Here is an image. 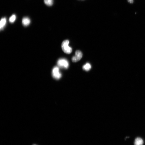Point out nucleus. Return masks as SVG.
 I'll return each instance as SVG.
<instances>
[{
    "label": "nucleus",
    "instance_id": "nucleus-3",
    "mask_svg": "<svg viewBox=\"0 0 145 145\" xmlns=\"http://www.w3.org/2000/svg\"><path fill=\"white\" fill-rule=\"evenodd\" d=\"M52 74L53 77L56 80L60 79L62 76V74L60 72L59 69L57 67H55L53 69Z\"/></svg>",
    "mask_w": 145,
    "mask_h": 145
},
{
    "label": "nucleus",
    "instance_id": "nucleus-2",
    "mask_svg": "<svg viewBox=\"0 0 145 145\" xmlns=\"http://www.w3.org/2000/svg\"><path fill=\"white\" fill-rule=\"evenodd\" d=\"M57 65L59 67L62 68L67 69L69 66L68 61L65 59H61L57 62Z\"/></svg>",
    "mask_w": 145,
    "mask_h": 145
},
{
    "label": "nucleus",
    "instance_id": "nucleus-7",
    "mask_svg": "<svg viewBox=\"0 0 145 145\" xmlns=\"http://www.w3.org/2000/svg\"><path fill=\"white\" fill-rule=\"evenodd\" d=\"M6 19L5 18H2L0 21V29L1 30L4 28V26L6 25Z\"/></svg>",
    "mask_w": 145,
    "mask_h": 145
},
{
    "label": "nucleus",
    "instance_id": "nucleus-4",
    "mask_svg": "<svg viewBox=\"0 0 145 145\" xmlns=\"http://www.w3.org/2000/svg\"><path fill=\"white\" fill-rule=\"evenodd\" d=\"M82 57V54L80 51L77 50L76 51L75 56L72 57V60L74 63H76L80 61Z\"/></svg>",
    "mask_w": 145,
    "mask_h": 145
},
{
    "label": "nucleus",
    "instance_id": "nucleus-1",
    "mask_svg": "<svg viewBox=\"0 0 145 145\" xmlns=\"http://www.w3.org/2000/svg\"><path fill=\"white\" fill-rule=\"evenodd\" d=\"M70 43L69 41L68 40L64 41L62 43L61 47L63 51L65 53L70 54L71 53L72 51V48L69 46Z\"/></svg>",
    "mask_w": 145,
    "mask_h": 145
},
{
    "label": "nucleus",
    "instance_id": "nucleus-11",
    "mask_svg": "<svg viewBox=\"0 0 145 145\" xmlns=\"http://www.w3.org/2000/svg\"><path fill=\"white\" fill-rule=\"evenodd\" d=\"M128 1L130 3H133V0H128Z\"/></svg>",
    "mask_w": 145,
    "mask_h": 145
},
{
    "label": "nucleus",
    "instance_id": "nucleus-8",
    "mask_svg": "<svg viewBox=\"0 0 145 145\" xmlns=\"http://www.w3.org/2000/svg\"><path fill=\"white\" fill-rule=\"evenodd\" d=\"M83 70L86 71H88L91 68V66L90 64L88 63H87L83 66L82 67Z\"/></svg>",
    "mask_w": 145,
    "mask_h": 145
},
{
    "label": "nucleus",
    "instance_id": "nucleus-9",
    "mask_svg": "<svg viewBox=\"0 0 145 145\" xmlns=\"http://www.w3.org/2000/svg\"><path fill=\"white\" fill-rule=\"evenodd\" d=\"M45 4L48 6L52 5L53 4V0H44Z\"/></svg>",
    "mask_w": 145,
    "mask_h": 145
},
{
    "label": "nucleus",
    "instance_id": "nucleus-10",
    "mask_svg": "<svg viewBox=\"0 0 145 145\" xmlns=\"http://www.w3.org/2000/svg\"><path fill=\"white\" fill-rule=\"evenodd\" d=\"M16 19V16L15 15H12L9 19V21L10 23L14 22Z\"/></svg>",
    "mask_w": 145,
    "mask_h": 145
},
{
    "label": "nucleus",
    "instance_id": "nucleus-5",
    "mask_svg": "<svg viewBox=\"0 0 145 145\" xmlns=\"http://www.w3.org/2000/svg\"><path fill=\"white\" fill-rule=\"evenodd\" d=\"M144 143L143 140L140 137L136 138L134 141V145H143Z\"/></svg>",
    "mask_w": 145,
    "mask_h": 145
},
{
    "label": "nucleus",
    "instance_id": "nucleus-6",
    "mask_svg": "<svg viewBox=\"0 0 145 145\" xmlns=\"http://www.w3.org/2000/svg\"><path fill=\"white\" fill-rule=\"evenodd\" d=\"M30 23V19L27 17H24L22 20V23L24 26H28Z\"/></svg>",
    "mask_w": 145,
    "mask_h": 145
}]
</instances>
